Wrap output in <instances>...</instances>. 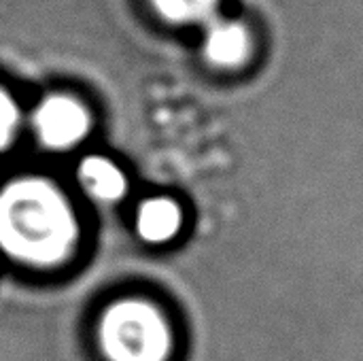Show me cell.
<instances>
[{"instance_id": "277c9868", "label": "cell", "mask_w": 363, "mask_h": 361, "mask_svg": "<svg viewBox=\"0 0 363 361\" xmlns=\"http://www.w3.org/2000/svg\"><path fill=\"white\" fill-rule=\"evenodd\" d=\"M183 228V209L168 196H153L138 204L134 217L136 236L151 247L172 243Z\"/></svg>"}, {"instance_id": "5b68a950", "label": "cell", "mask_w": 363, "mask_h": 361, "mask_svg": "<svg viewBox=\"0 0 363 361\" xmlns=\"http://www.w3.org/2000/svg\"><path fill=\"white\" fill-rule=\"evenodd\" d=\"M77 181L83 191L100 204H115L128 194L125 172L104 155L83 157L77 168Z\"/></svg>"}, {"instance_id": "6da1fadb", "label": "cell", "mask_w": 363, "mask_h": 361, "mask_svg": "<svg viewBox=\"0 0 363 361\" xmlns=\"http://www.w3.org/2000/svg\"><path fill=\"white\" fill-rule=\"evenodd\" d=\"M79 219L47 179L21 177L0 187V251L30 268H55L79 245Z\"/></svg>"}, {"instance_id": "ba28073f", "label": "cell", "mask_w": 363, "mask_h": 361, "mask_svg": "<svg viewBox=\"0 0 363 361\" xmlns=\"http://www.w3.org/2000/svg\"><path fill=\"white\" fill-rule=\"evenodd\" d=\"M19 126V109L15 100L0 89V151L11 145Z\"/></svg>"}, {"instance_id": "8992f818", "label": "cell", "mask_w": 363, "mask_h": 361, "mask_svg": "<svg viewBox=\"0 0 363 361\" xmlns=\"http://www.w3.org/2000/svg\"><path fill=\"white\" fill-rule=\"evenodd\" d=\"M249 32L242 23L217 19L208 26L204 38L206 57L221 68L240 66L249 55Z\"/></svg>"}, {"instance_id": "7a4b0ae2", "label": "cell", "mask_w": 363, "mask_h": 361, "mask_svg": "<svg viewBox=\"0 0 363 361\" xmlns=\"http://www.w3.org/2000/svg\"><path fill=\"white\" fill-rule=\"evenodd\" d=\"M106 361H168L174 334L164 311L143 298H121L108 304L96 330Z\"/></svg>"}, {"instance_id": "3957f363", "label": "cell", "mask_w": 363, "mask_h": 361, "mask_svg": "<svg viewBox=\"0 0 363 361\" xmlns=\"http://www.w3.org/2000/svg\"><path fill=\"white\" fill-rule=\"evenodd\" d=\"M34 134L45 149L68 151L77 147L91 128L87 109L70 96L45 98L32 115Z\"/></svg>"}, {"instance_id": "52a82bcc", "label": "cell", "mask_w": 363, "mask_h": 361, "mask_svg": "<svg viewBox=\"0 0 363 361\" xmlns=\"http://www.w3.org/2000/svg\"><path fill=\"white\" fill-rule=\"evenodd\" d=\"M155 9L172 21H202L208 19L217 0H151Z\"/></svg>"}]
</instances>
